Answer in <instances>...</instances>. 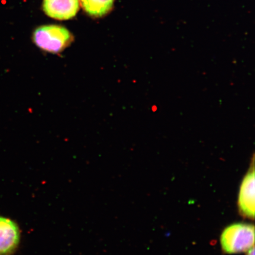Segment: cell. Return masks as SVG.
<instances>
[{"label": "cell", "instance_id": "6da1fadb", "mask_svg": "<svg viewBox=\"0 0 255 255\" xmlns=\"http://www.w3.org/2000/svg\"><path fill=\"white\" fill-rule=\"evenodd\" d=\"M74 36L61 25L50 24L38 27L33 31L32 40L43 52L59 55L74 41Z\"/></svg>", "mask_w": 255, "mask_h": 255}, {"label": "cell", "instance_id": "52a82bcc", "mask_svg": "<svg viewBox=\"0 0 255 255\" xmlns=\"http://www.w3.org/2000/svg\"><path fill=\"white\" fill-rule=\"evenodd\" d=\"M247 255H255V248L254 246L252 247L248 251Z\"/></svg>", "mask_w": 255, "mask_h": 255}, {"label": "cell", "instance_id": "277c9868", "mask_svg": "<svg viewBox=\"0 0 255 255\" xmlns=\"http://www.w3.org/2000/svg\"><path fill=\"white\" fill-rule=\"evenodd\" d=\"M18 226L11 220L0 216V255H12L20 243Z\"/></svg>", "mask_w": 255, "mask_h": 255}, {"label": "cell", "instance_id": "5b68a950", "mask_svg": "<svg viewBox=\"0 0 255 255\" xmlns=\"http://www.w3.org/2000/svg\"><path fill=\"white\" fill-rule=\"evenodd\" d=\"M79 5V0H43V9L51 18L67 20L75 17Z\"/></svg>", "mask_w": 255, "mask_h": 255}, {"label": "cell", "instance_id": "7a4b0ae2", "mask_svg": "<svg viewBox=\"0 0 255 255\" xmlns=\"http://www.w3.org/2000/svg\"><path fill=\"white\" fill-rule=\"evenodd\" d=\"M255 227L247 223H235L223 231L221 237L222 250L228 254L245 253L254 246Z\"/></svg>", "mask_w": 255, "mask_h": 255}, {"label": "cell", "instance_id": "3957f363", "mask_svg": "<svg viewBox=\"0 0 255 255\" xmlns=\"http://www.w3.org/2000/svg\"><path fill=\"white\" fill-rule=\"evenodd\" d=\"M239 211L249 219L255 218V170L254 166L242 181L238 198Z\"/></svg>", "mask_w": 255, "mask_h": 255}, {"label": "cell", "instance_id": "8992f818", "mask_svg": "<svg viewBox=\"0 0 255 255\" xmlns=\"http://www.w3.org/2000/svg\"><path fill=\"white\" fill-rule=\"evenodd\" d=\"M115 0H80L79 3L84 11L94 18H101L111 12Z\"/></svg>", "mask_w": 255, "mask_h": 255}]
</instances>
